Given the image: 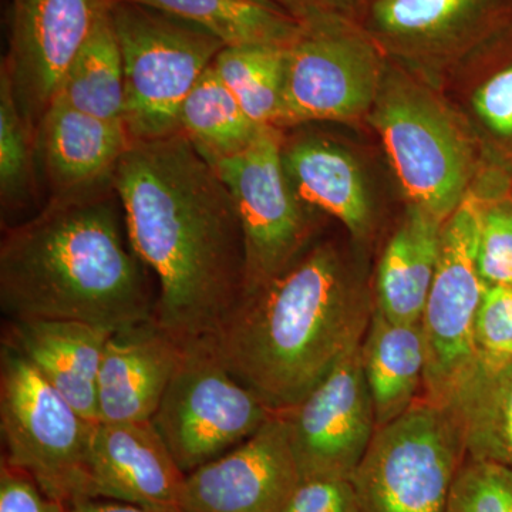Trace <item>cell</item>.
<instances>
[{"mask_svg": "<svg viewBox=\"0 0 512 512\" xmlns=\"http://www.w3.org/2000/svg\"><path fill=\"white\" fill-rule=\"evenodd\" d=\"M114 188L131 247L154 272V319L181 343L210 339L245 296L237 207L214 165L181 131L133 141Z\"/></svg>", "mask_w": 512, "mask_h": 512, "instance_id": "6da1fadb", "label": "cell"}, {"mask_svg": "<svg viewBox=\"0 0 512 512\" xmlns=\"http://www.w3.org/2000/svg\"><path fill=\"white\" fill-rule=\"evenodd\" d=\"M146 272L114 185L49 198L3 235L0 308L9 320H77L116 330L154 318Z\"/></svg>", "mask_w": 512, "mask_h": 512, "instance_id": "7a4b0ae2", "label": "cell"}, {"mask_svg": "<svg viewBox=\"0 0 512 512\" xmlns=\"http://www.w3.org/2000/svg\"><path fill=\"white\" fill-rule=\"evenodd\" d=\"M373 309L338 251L316 245L245 296L205 342L235 379L284 413L362 345Z\"/></svg>", "mask_w": 512, "mask_h": 512, "instance_id": "3957f363", "label": "cell"}, {"mask_svg": "<svg viewBox=\"0 0 512 512\" xmlns=\"http://www.w3.org/2000/svg\"><path fill=\"white\" fill-rule=\"evenodd\" d=\"M97 423L72 403L8 340L0 348L3 460L29 474L64 507L90 500L89 454Z\"/></svg>", "mask_w": 512, "mask_h": 512, "instance_id": "277c9868", "label": "cell"}, {"mask_svg": "<svg viewBox=\"0 0 512 512\" xmlns=\"http://www.w3.org/2000/svg\"><path fill=\"white\" fill-rule=\"evenodd\" d=\"M111 20L126 80V127L133 141L180 131V111L225 45L170 13L117 0Z\"/></svg>", "mask_w": 512, "mask_h": 512, "instance_id": "5b68a950", "label": "cell"}, {"mask_svg": "<svg viewBox=\"0 0 512 512\" xmlns=\"http://www.w3.org/2000/svg\"><path fill=\"white\" fill-rule=\"evenodd\" d=\"M466 451L440 404L419 397L376 429L352 477L359 512H447Z\"/></svg>", "mask_w": 512, "mask_h": 512, "instance_id": "8992f818", "label": "cell"}, {"mask_svg": "<svg viewBox=\"0 0 512 512\" xmlns=\"http://www.w3.org/2000/svg\"><path fill=\"white\" fill-rule=\"evenodd\" d=\"M272 412L235 379L205 340L184 343L183 357L151 423L190 474L249 439Z\"/></svg>", "mask_w": 512, "mask_h": 512, "instance_id": "52a82bcc", "label": "cell"}, {"mask_svg": "<svg viewBox=\"0 0 512 512\" xmlns=\"http://www.w3.org/2000/svg\"><path fill=\"white\" fill-rule=\"evenodd\" d=\"M282 146V128L265 126L247 150L211 163L231 192L241 222L245 296L286 271L305 252L311 234L308 205L289 181Z\"/></svg>", "mask_w": 512, "mask_h": 512, "instance_id": "ba28073f", "label": "cell"}, {"mask_svg": "<svg viewBox=\"0 0 512 512\" xmlns=\"http://www.w3.org/2000/svg\"><path fill=\"white\" fill-rule=\"evenodd\" d=\"M483 208L466 194L444 222L441 252L421 326L426 345L423 396L441 404L478 355L474 328L485 286L477 271Z\"/></svg>", "mask_w": 512, "mask_h": 512, "instance_id": "9c48e42d", "label": "cell"}, {"mask_svg": "<svg viewBox=\"0 0 512 512\" xmlns=\"http://www.w3.org/2000/svg\"><path fill=\"white\" fill-rule=\"evenodd\" d=\"M372 123L413 205L446 222L470 178V150L460 131L436 104L404 87L377 96Z\"/></svg>", "mask_w": 512, "mask_h": 512, "instance_id": "30bf717a", "label": "cell"}, {"mask_svg": "<svg viewBox=\"0 0 512 512\" xmlns=\"http://www.w3.org/2000/svg\"><path fill=\"white\" fill-rule=\"evenodd\" d=\"M117 0H12L2 67L30 130L53 103L64 74Z\"/></svg>", "mask_w": 512, "mask_h": 512, "instance_id": "8fae6325", "label": "cell"}, {"mask_svg": "<svg viewBox=\"0 0 512 512\" xmlns=\"http://www.w3.org/2000/svg\"><path fill=\"white\" fill-rule=\"evenodd\" d=\"M284 413L301 478L352 480L377 429L362 345Z\"/></svg>", "mask_w": 512, "mask_h": 512, "instance_id": "7c38bea8", "label": "cell"}, {"mask_svg": "<svg viewBox=\"0 0 512 512\" xmlns=\"http://www.w3.org/2000/svg\"><path fill=\"white\" fill-rule=\"evenodd\" d=\"M380 90L379 60L352 37L315 30L286 49L281 128L346 121L366 113Z\"/></svg>", "mask_w": 512, "mask_h": 512, "instance_id": "4fadbf2b", "label": "cell"}, {"mask_svg": "<svg viewBox=\"0 0 512 512\" xmlns=\"http://www.w3.org/2000/svg\"><path fill=\"white\" fill-rule=\"evenodd\" d=\"M285 413L185 476L181 512H282L301 483Z\"/></svg>", "mask_w": 512, "mask_h": 512, "instance_id": "5bb4252c", "label": "cell"}, {"mask_svg": "<svg viewBox=\"0 0 512 512\" xmlns=\"http://www.w3.org/2000/svg\"><path fill=\"white\" fill-rule=\"evenodd\" d=\"M185 476L151 421L97 423L89 454V497L154 512H181Z\"/></svg>", "mask_w": 512, "mask_h": 512, "instance_id": "9a60e30c", "label": "cell"}, {"mask_svg": "<svg viewBox=\"0 0 512 512\" xmlns=\"http://www.w3.org/2000/svg\"><path fill=\"white\" fill-rule=\"evenodd\" d=\"M131 143L124 124L97 119L56 97L35 131L37 173L49 198L114 185V174Z\"/></svg>", "mask_w": 512, "mask_h": 512, "instance_id": "2e32d148", "label": "cell"}, {"mask_svg": "<svg viewBox=\"0 0 512 512\" xmlns=\"http://www.w3.org/2000/svg\"><path fill=\"white\" fill-rule=\"evenodd\" d=\"M183 352L184 343L154 318L113 330L97 380L99 423L151 421Z\"/></svg>", "mask_w": 512, "mask_h": 512, "instance_id": "e0dca14e", "label": "cell"}, {"mask_svg": "<svg viewBox=\"0 0 512 512\" xmlns=\"http://www.w3.org/2000/svg\"><path fill=\"white\" fill-rule=\"evenodd\" d=\"M111 332L77 320H9L3 339L12 343L84 419L99 423L97 380Z\"/></svg>", "mask_w": 512, "mask_h": 512, "instance_id": "ac0fdd59", "label": "cell"}, {"mask_svg": "<svg viewBox=\"0 0 512 512\" xmlns=\"http://www.w3.org/2000/svg\"><path fill=\"white\" fill-rule=\"evenodd\" d=\"M440 406L468 458L512 468V356L477 355Z\"/></svg>", "mask_w": 512, "mask_h": 512, "instance_id": "d6986e66", "label": "cell"}, {"mask_svg": "<svg viewBox=\"0 0 512 512\" xmlns=\"http://www.w3.org/2000/svg\"><path fill=\"white\" fill-rule=\"evenodd\" d=\"M444 221L410 205L384 249L377 272V311L394 322H421L441 252Z\"/></svg>", "mask_w": 512, "mask_h": 512, "instance_id": "ffe728a7", "label": "cell"}, {"mask_svg": "<svg viewBox=\"0 0 512 512\" xmlns=\"http://www.w3.org/2000/svg\"><path fill=\"white\" fill-rule=\"evenodd\" d=\"M282 160L293 190L308 207L338 218L355 237L369 229L370 205L365 181L348 151L325 138L284 140Z\"/></svg>", "mask_w": 512, "mask_h": 512, "instance_id": "44dd1931", "label": "cell"}, {"mask_svg": "<svg viewBox=\"0 0 512 512\" xmlns=\"http://www.w3.org/2000/svg\"><path fill=\"white\" fill-rule=\"evenodd\" d=\"M362 360L379 429L402 416L423 389L426 345L421 322H394L373 309Z\"/></svg>", "mask_w": 512, "mask_h": 512, "instance_id": "7402d4cb", "label": "cell"}, {"mask_svg": "<svg viewBox=\"0 0 512 512\" xmlns=\"http://www.w3.org/2000/svg\"><path fill=\"white\" fill-rule=\"evenodd\" d=\"M190 22L225 46L289 47L302 28L268 0H127Z\"/></svg>", "mask_w": 512, "mask_h": 512, "instance_id": "603a6c76", "label": "cell"}, {"mask_svg": "<svg viewBox=\"0 0 512 512\" xmlns=\"http://www.w3.org/2000/svg\"><path fill=\"white\" fill-rule=\"evenodd\" d=\"M56 97L82 113L126 126V80L111 10L74 57Z\"/></svg>", "mask_w": 512, "mask_h": 512, "instance_id": "cb8c5ba5", "label": "cell"}, {"mask_svg": "<svg viewBox=\"0 0 512 512\" xmlns=\"http://www.w3.org/2000/svg\"><path fill=\"white\" fill-rule=\"evenodd\" d=\"M261 128L242 110L212 64L180 111L181 133L210 163L247 150Z\"/></svg>", "mask_w": 512, "mask_h": 512, "instance_id": "d4e9b609", "label": "cell"}, {"mask_svg": "<svg viewBox=\"0 0 512 512\" xmlns=\"http://www.w3.org/2000/svg\"><path fill=\"white\" fill-rule=\"evenodd\" d=\"M288 47L225 46L212 67L258 126L281 128Z\"/></svg>", "mask_w": 512, "mask_h": 512, "instance_id": "484cf974", "label": "cell"}, {"mask_svg": "<svg viewBox=\"0 0 512 512\" xmlns=\"http://www.w3.org/2000/svg\"><path fill=\"white\" fill-rule=\"evenodd\" d=\"M35 134L16 106L12 86L0 69V202L2 214L23 210L36 197Z\"/></svg>", "mask_w": 512, "mask_h": 512, "instance_id": "4316f807", "label": "cell"}, {"mask_svg": "<svg viewBox=\"0 0 512 512\" xmlns=\"http://www.w3.org/2000/svg\"><path fill=\"white\" fill-rule=\"evenodd\" d=\"M447 512H512V468L467 457L451 484Z\"/></svg>", "mask_w": 512, "mask_h": 512, "instance_id": "83f0119b", "label": "cell"}, {"mask_svg": "<svg viewBox=\"0 0 512 512\" xmlns=\"http://www.w3.org/2000/svg\"><path fill=\"white\" fill-rule=\"evenodd\" d=\"M473 0H379L373 8L380 28L393 35H426L450 25Z\"/></svg>", "mask_w": 512, "mask_h": 512, "instance_id": "f1b7e54d", "label": "cell"}, {"mask_svg": "<svg viewBox=\"0 0 512 512\" xmlns=\"http://www.w3.org/2000/svg\"><path fill=\"white\" fill-rule=\"evenodd\" d=\"M477 271L485 286H512V210L483 211L477 247Z\"/></svg>", "mask_w": 512, "mask_h": 512, "instance_id": "f546056e", "label": "cell"}, {"mask_svg": "<svg viewBox=\"0 0 512 512\" xmlns=\"http://www.w3.org/2000/svg\"><path fill=\"white\" fill-rule=\"evenodd\" d=\"M478 355L512 356V286H487L474 328Z\"/></svg>", "mask_w": 512, "mask_h": 512, "instance_id": "4dcf8cb0", "label": "cell"}, {"mask_svg": "<svg viewBox=\"0 0 512 512\" xmlns=\"http://www.w3.org/2000/svg\"><path fill=\"white\" fill-rule=\"evenodd\" d=\"M282 512H359L355 485L345 478H302Z\"/></svg>", "mask_w": 512, "mask_h": 512, "instance_id": "1f68e13d", "label": "cell"}, {"mask_svg": "<svg viewBox=\"0 0 512 512\" xmlns=\"http://www.w3.org/2000/svg\"><path fill=\"white\" fill-rule=\"evenodd\" d=\"M67 507L47 497L25 471L2 458L0 467V512H66Z\"/></svg>", "mask_w": 512, "mask_h": 512, "instance_id": "d6a6232c", "label": "cell"}, {"mask_svg": "<svg viewBox=\"0 0 512 512\" xmlns=\"http://www.w3.org/2000/svg\"><path fill=\"white\" fill-rule=\"evenodd\" d=\"M473 106L494 133L512 136V66L495 74L477 90Z\"/></svg>", "mask_w": 512, "mask_h": 512, "instance_id": "836d02e7", "label": "cell"}, {"mask_svg": "<svg viewBox=\"0 0 512 512\" xmlns=\"http://www.w3.org/2000/svg\"><path fill=\"white\" fill-rule=\"evenodd\" d=\"M66 512H154L137 505L120 503V501L103 500V498H90L67 508Z\"/></svg>", "mask_w": 512, "mask_h": 512, "instance_id": "e575fe53", "label": "cell"}]
</instances>
